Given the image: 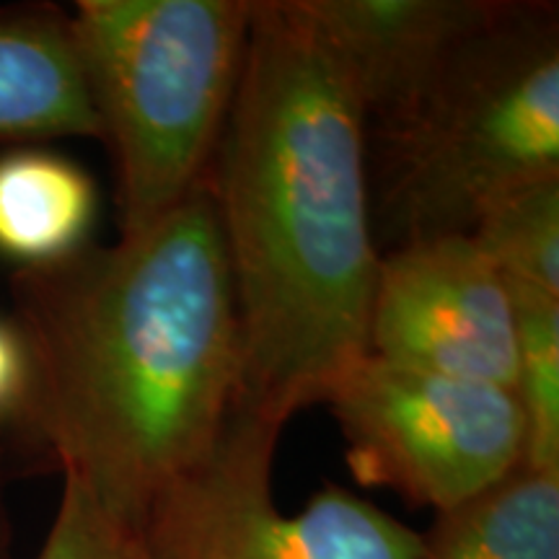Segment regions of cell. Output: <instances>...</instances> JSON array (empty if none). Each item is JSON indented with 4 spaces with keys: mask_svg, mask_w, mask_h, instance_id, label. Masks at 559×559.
Instances as JSON below:
<instances>
[{
    "mask_svg": "<svg viewBox=\"0 0 559 559\" xmlns=\"http://www.w3.org/2000/svg\"><path fill=\"white\" fill-rule=\"evenodd\" d=\"M368 120L296 0H254L207 181L239 324L236 409L283 425L368 355Z\"/></svg>",
    "mask_w": 559,
    "mask_h": 559,
    "instance_id": "7a4b0ae2",
    "label": "cell"
},
{
    "mask_svg": "<svg viewBox=\"0 0 559 559\" xmlns=\"http://www.w3.org/2000/svg\"><path fill=\"white\" fill-rule=\"evenodd\" d=\"M368 355L451 379L515 383V321L506 280L466 234L381 254Z\"/></svg>",
    "mask_w": 559,
    "mask_h": 559,
    "instance_id": "52a82bcc",
    "label": "cell"
},
{
    "mask_svg": "<svg viewBox=\"0 0 559 559\" xmlns=\"http://www.w3.org/2000/svg\"><path fill=\"white\" fill-rule=\"evenodd\" d=\"M360 485L394 489L438 513L523 464L519 400L492 383L451 379L373 355L326 396Z\"/></svg>",
    "mask_w": 559,
    "mask_h": 559,
    "instance_id": "8992f818",
    "label": "cell"
},
{
    "mask_svg": "<svg viewBox=\"0 0 559 559\" xmlns=\"http://www.w3.org/2000/svg\"><path fill=\"white\" fill-rule=\"evenodd\" d=\"M102 138L70 16L58 9L0 11V138Z\"/></svg>",
    "mask_w": 559,
    "mask_h": 559,
    "instance_id": "9c48e42d",
    "label": "cell"
},
{
    "mask_svg": "<svg viewBox=\"0 0 559 559\" xmlns=\"http://www.w3.org/2000/svg\"><path fill=\"white\" fill-rule=\"evenodd\" d=\"M417 559H559V472L521 464L438 513Z\"/></svg>",
    "mask_w": 559,
    "mask_h": 559,
    "instance_id": "30bf717a",
    "label": "cell"
},
{
    "mask_svg": "<svg viewBox=\"0 0 559 559\" xmlns=\"http://www.w3.org/2000/svg\"><path fill=\"white\" fill-rule=\"evenodd\" d=\"M96 187L68 158L19 151L0 158V254L21 270L45 267L86 247Z\"/></svg>",
    "mask_w": 559,
    "mask_h": 559,
    "instance_id": "8fae6325",
    "label": "cell"
},
{
    "mask_svg": "<svg viewBox=\"0 0 559 559\" xmlns=\"http://www.w3.org/2000/svg\"><path fill=\"white\" fill-rule=\"evenodd\" d=\"M466 236L506 280L559 296V177L502 194Z\"/></svg>",
    "mask_w": 559,
    "mask_h": 559,
    "instance_id": "4fadbf2b",
    "label": "cell"
},
{
    "mask_svg": "<svg viewBox=\"0 0 559 559\" xmlns=\"http://www.w3.org/2000/svg\"><path fill=\"white\" fill-rule=\"evenodd\" d=\"M506 288L515 321L513 394L526 430L523 466L559 472V296L515 280Z\"/></svg>",
    "mask_w": 559,
    "mask_h": 559,
    "instance_id": "7c38bea8",
    "label": "cell"
},
{
    "mask_svg": "<svg viewBox=\"0 0 559 559\" xmlns=\"http://www.w3.org/2000/svg\"><path fill=\"white\" fill-rule=\"evenodd\" d=\"M283 425L234 409L215 445L153 500V559H417L419 534L373 502L326 485L283 513L272 464Z\"/></svg>",
    "mask_w": 559,
    "mask_h": 559,
    "instance_id": "5b68a950",
    "label": "cell"
},
{
    "mask_svg": "<svg viewBox=\"0 0 559 559\" xmlns=\"http://www.w3.org/2000/svg\"><path fill=\"white\" fill-rule=\"evenodd\" d=\"M26 355L16 425L143 526L226 428L239 324L207 177L171 213L11 283Z\"/></svg>",
    "mask_w": 559,
    "mask_h": 559,
    "instance_id": "6da1fadb",
    "label": "cell"
},
{
    "mask_svg": "<svg viewBox=\"0 0 559 559\" xmlns=\"http://www.w3.org/2000/svg\"><path fill=\"white\" fill-rule=\"evenodd\" d=\"M296 3L345 70L373 130L407 115L510 5L506 0Z\"/></svg>",
    "mask_w": 559,
    "mask_h": 559,
    "instance_id": "ba28073f",
    "label": "cell"
},
{
    "mask_svg": "<svg viewBox=\"0 0 559 559\" xmlns=\"http://www.w3.org/2000/svg\"><path fill=\"white\" fill-rule=\"evenodd\" d=\"M373 138L370 218L391 249L469 234L502 194L559 177L555 5L510 3L407 115Z\"/></svg>",
    "mask_w": 559,
    "mask_h": 559,
    "instance_id": "3957f363",
    "label": "cell"
},
{
    "mask_svg": "<svg viewBox=\"0 0 559 559\" xmlns=\"http://www.w3.org/2000/svg\"><path fill=\"white\" fill-rule=\"evenodd\" d=\"M254 0H81L70 13L117 174L122 234L207 177L239 86Z\"/></svg>",
    "mask_w": 559,
    "mask_h": 559,
    "instance_id": "277c9868",
    "label": "cell"
},
{
    "mask_svg": "<svg viewBox=\"0 0 559 559\" xmlns=\"http://www.w3.org/2000/svg\"><path fill=\"white\" fill-rule=\"evenodd\" d=\"M26 394V355L13 326L0 324V419L16 423Z\"/></svg>",
    "mask_w": 559,
    "mask_h": 559,
    "instance_id": "9a60e30c",
    "label": "cell"
},
{
    "mask_svg": "<svg viewBox=\"0 0 559 559\" xmlns=\"http://www.w3.org/2000/svg\"><path fill=\"white\" fill-rule=\"evenodd\" d=\"M37 559H153L143 526L104 506L91 489L62 474L58 513Z\"/></svg>",
    "mask_w": 559,
    "mask_h": 559,
    "instance_id": "5bb4252c",
    "label": "cell"
}]
</instances>
